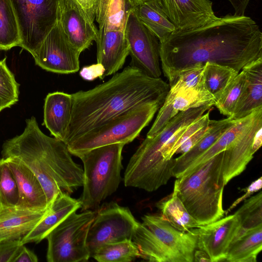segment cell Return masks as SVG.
Instances as JSON below:
<instances>
[{"mask_svg":"<svg viewBox=\"0 0 262 262\" xmlns=\"http://www.w3.org/2000/svg\"><path fill=\"white\" fill-rule=\"evenodd\" d=\"M111 1L99 0L95 18L99 24V29H101L102 27Z\"/></svg>","mask_w":262,"mask_h":262,"instance_id":"cell-43","label":"cell"},{"mask_svg":"<svg viewBox=\"0 0 262 262\" xmlns=\"http://www.w3.org/2000/svg\"><path fill=\"white\" fill-rule=\"evenodd\" d=\"M234 10V15L237 16L245 15V12L250 0H228Z\"/></svg>","mask_w":262,"mask_h":262,"instance_id":"cell-44","label":"cell"},{"mask_svg":"<svg viewBox=\"0 0 262 262\" xmlns=\"http://www.w3.org/2000/svg\"><path fill=\"white\" fill-rule=\"evenodd\" d=\"M88 16L94 23L95 19L99 0H77Z\"/></svg>","mask_w":262,"mask_h":262,"instance_id":"cell-41","label":"cell"},{"mask_svg":"<svg viewBox=\"0 0 262 262\" xmlns=\"http://www.w3.org/2000/svg\"><path fill=\"white\" fill-rule=\"evenodd\" d=\"M21 38L17 19L10 0H0V50L19 46Z\"/></svg>","mask_w":262,"mask_h":262,"instance_id":"cell-28","label":"cell"},{"mask_svg":"<svg viewBox=\"0 0 262 262\" xmlns=\"http://www.w3.org/2000/svg\"><path fill=\"white\" fill-rule=\"evenodd\" d=\"M21 245V239L0 240V262H12Z\"/></svg>","mask_w":262,"mask_h":262,"instance_id":"cell-37","label":"cell"},{"mask_svg":"<svg viewBox=\"0 0 262 262\" xmlns=\"http://www.w3.org/2000/svg\"><path fill=\"white\" fill-rule=\"evenodd\" d=\"M97 63L102 66L105 77L115 74L124 65L129 55V47L124 32L107 31L98 36Z\"/></svg>","mask_w":262,"mask_h":262,"instance_id":"cell-20","label":"cell"},{"mask_svg":"<svg viewBox=\"0 0 262 262\" xmlns=\"http://www.w3.org/2000/svg\"><path fill=\"white\" fill-rule=\"evenodd\" d=\"M242 70L245 74V85L231 118H244L255 110L262 107V59L245 67Z\"/></svg>","mask_w":262,"mask_h":262,"instance_id":"cell-23","label":"cell"},{"mask_svg":"<svg viewBox=\"0 0 262 262\" xmlns=\"http://www.w3.org/2000/svg\"><path fill=\"white\" fill-rule=\"evenodd\" d=\"M15 179L18 190L16 207L31 210L44 211L49 207L44 189L34 173L20 160L5 158Z\"/></svg>","mask_w":262,"mask_h":262,"instance_id":"cell-18","label":"cell"},{"mask_svg":"<svg viewBox=\"0 0 262 262\" xmlns=\"http://www.w3.org/2000/svg\"><path fill=\"white\" fill-rule=\"evenodd\" d=\"M162 105L149 104L120 115L67 143L71 155L78 157L92 149L133 141L152 119Z\"/></svg>","mask_w":262,"mask_h":262,"instance_id":"cell-7","label":"cell"},{"mask_svg":"<svg viewBox=\"0 0 262 262\" xmlns=\"http://www.w3.org/2000/svg\"><path fill=\"white\" fill-rule=\"evenodd\" d=\"M262 144V128H259L255 134L252 144V150L255 154L260 147Z\"/></svg>","mask_w":262,"mask_h":262,"instance_id":"cell-45","label":"cell"},{"mask_svg":"<svg viewBox=\"0 0 262 262\" xmlns=\"http://www.w3.org/2000/svg\"><path fill=\"white\" fill-rule=\"evenodd\" d=\"M234 214L238 220L239 228L233 241L248 231L262 226V192L246 199Z\"/></svg>","mask_w":262,"mask_h":262,"instance_id":"cell-31","label":"cell"},{"mask_svg":"<svg viewBox=\"0 0 262 262\" xmlns=\"http://www.w3.org/2000/svg\"><path fill=\"white\" fill-rule=\"evenodd\" d=\"M80 208L79 199L72 198L63 192L59 193L49 205L43 217L21 239V244L39 243L70 214Z\"/></svg>","mask_w":262,"mask_h":262,"instance_id":"cell-19","label":"cell"},{"mask_svg":"<svg viewBox=\"0 0 262 262\" xmlns=\"http://www.w3.org/2000/svg\"><path fill=\"white\" fill-rule=\"evenodd\" d=\"M262 186V177H260L248 186L247 188L244 189L243 190L245 191V193L240 198L236 200L230 206V207L225 211V214L230 211L232 209L235 207L237 204L245 200L247 198L250 196L254 193L260 190Z\"/></svg>","mask_w":262,"mask_h":262,"instance_id":"cell-40","label":"cell"},{"mask_svg":"<svg viewBox=\"0 0 262 262\" xmlns=\"http://www.w3.org/2000/svg\"><path fill=\"white\" fill-rule=\"evenodd\" d=\"M260 128H262V107L256 110L249 126L223 151V170L225 185L243 172L253 158L254 137Z\"/></svg>","mask_w":262,"mask_h":262,"instance_id":"cell-17","label":"cell"},{"mask_svg":"<svg viewBox=\"0 0 262 262\" xmlns=\"http://www.w3.org/2000/svg\"><path fill=\"white\" fill-rule=\"evenodd\" d=\"M156 206L161 211V216L179 231L186 232L200 226L178 196L174 185L172 193L160 201Z\"/></svg>","mask_w":262,"mask_h":262,"instance_id":"cell-27","label":"cell"},{"mask_svg":"<svg viewBox=\"0 0 262 262\" xmlns=\"http://www.w3.org/2000/svg\"><path fill=\"white\" fill-rule=\"evenodd\" d=\"M134 6H136L139 4L146 1V0H131Z\"/></svg>","mask_w":262,"mask_h":262,"instance_id":"cell-47","label":"cell"},{"mask_svg":"<svg viewBox=\"0 0 262 262\" xmlns=\"http://www.w3.org/2000/svg\"><path fill=\"white\" fill-rule=\"evenodd\" d=\"M215 103L214 98L208 92L190 88H170L164 102L146 137L159 134L169 120L182 111Z\"/></svg>","mask_w":262,"mask_h":262,"instance_id":"cell-15","label":"cell"},{"mask_svg":"<svg viewBox=\"0 0 262 262\" xmlns=\"http://www.w3.org/2000/svg\"><path fill=\"white\" fill-rule=\"evenodd\" d=\"M211 110H209L191 123L180 128L172 135L160 150L165 160H169L173 158L177 149L186 140L200 129L209 125Z\"/></svg>","mask_w":262,"mask_h":262,"instance_id":"cell-32","label":"cell"},{"mask_svg":"<svg viewBox=\"0 0 262 262\" xmlns=\"http://www.w3.org/2000/svg\"><path fill=\"white\" fill-rule=\"evenodd\" d=\"M47 210L0 207V240L21 239L43 217Z\"/></svg>","mask_w":262,"mask_h":262,"instance_id":"cell-22","label":"cell"},{"mask_svg":"<svg viewBox=\"0 0 262 262\" xmlns=\"http://www.w3.org/2000/svg\"><path fill=\"white\" fill-rule=\"evenodd\" d=\"M104 69L100 64L96 63L83 67L80 71L79 74L85 80H93L99 77L102 80Z\"/></svg>","mask_w":262,"mask_h":262,"instance_id":"cell-39","label":"cell"},{"mask_svg":"<svg viewBox=\"0 0 262 262\" xmlns=\"http://www.w3.org/2000/svg\"><path fill=\"white\" fill-rule=\"evenodd\" d=\"M176 28V31L193 29L217 19L210 0H156Z\"/></svg>","mask_w":262,"mask_h":262,"instance_id":"cell-14","label":"cell"},{"mask_svg":"<svg viewBox=\"0 0 262 262\" xmlns=\"http://www.w3.org/2000/svg\"><path fill=\"white\" fill-rule=\"evenodd\" d=\"M6 57L0 61V112L18 101L19 84L6 63Z\"/></svg>","mask_w":262,"mask_h":262,"instance_id":"cell-35","label":"cell"},{"mask_svg":"<svg viewBox=\"0 0 262 262\" xmlns=\"http://www.w3.org/2000/svg\"><path fill=\"white\" fill-rule=\"evenodd\" d=\"M21 38L20 47L32 54L59 19L58 0H10Z\"/></svg>","mask_w":262,"mask_h":262,"instance_id":"cell-9","label":"cell"},{"mask_svg":"<svg viewBox=\"0 0 262 262\" xmlns=\"http://www.w3.org/2000/svg\"><path fill=\"white\" fill-rule=\"evenodd\" d=\"M246 81L242 70L215 100L214 105L220 112L231 117L242 93Z\"/></svg>","mask_w":262,"mask_h":262,"instance_id":"cell-33","label":"cell"},{"mask_svg":"<svg viewBox=\"0 0 262 262\" xmlns=\"http://www.w3.org/2000/svg\"><path fill=\"white\" fill-rule=\"evenodd\" d=\"M223 151L182 177L174 185L188 213L200 226L224 217Z\"/></svg>","mask_w":262,"mask_h":262,"instance_id":"cell-4","label":"cell"},{"mask_svg":"<svg viewBox=\"0 0 262 262\" xmlns=\"http://www.w3.org/2000/svg\"><path fill=\"white\" fill-rule=\"evenodd\" d=\"M15 179L6 159H0V207H15L18 201Z\"/></svg>","mask_w":262,"mask_h":262,"instance_id":"cell-36","label":"cell"},{"mask_svg":"<svg viewBox=\"0 0 262 262\" xmlns=\"http://www.w3.org/2000/svg\"><path fill=\"white\" fill-rule=\"evenodd\" d=\"M193 261L211 262L209 256L204 251L195 249L194 252Z\"/></svg>","mask_w":262,"mask_h":262,"instance_id":"cell-46","label":"cell"},{"mask_svg":"<svg viewBox=\"0 0 262 262\" xmlns=\"http://www.w3.org/2000/svg\"><path fill=\"white\" fill-rule=\"evenodd\" d=\"M124 33L132 58L130 66L151 77L160 78V41L140 20L134 9L128 14Z\"/></svg>","mask_w":262,"mask_h":262,"instance_id":"cell-11","label":"cell"},{"mask_svg":"<svg viewBox=\"0 0 262 262\" xmlns=\"http://www.w3.org/2000/svg\"><path fill=\"white\" fill-rule=\"evenodd\" d=\"M22 245L18 249L12 262H37L38 258L36 254Z\"/></svg>","mask_w":262,"mask_h":262,"instance_id":"cell-42","label":"cell"},{"mask_svg":"<svg viewBox=\"0 0 262 262\" xmlns=\"http://www.w3.org/2000/svg\"><path fill=\"white\" fill-rule=\"evenodd\" d=\"M140 20L157 37L163 42L176 28L162 10L156 0H146L135 7Z\"/></svg>","mask_w":262,"mask_h":262,"instance_id":"cell-25","label":"cell"},{"mask_svg":"<svg viewBox=\"0 0 262 262\" xmlns=\"http://www.w3.org/2000/svg\"><path fill=\"white\" fill-rule=\"evenodd\" d=\"M134 8L131 0H111L98 36L107 31L124 32L128 14Z\"/></svg>","mask_w":262,"mask_h":262,"instance_id":"cell-34","label":"cell"},{"mask_svg":"<svg viewBox=\"0 0 262 262\" xmlns=\"http://www.w3.org/2000/svg\"><path fill=\"white\" fill-rule=\"evenodd\" d=\"M159 53L171 86L180 72L206 62L241 72L262 59V33L251 17L227 14L197 28L176 31L160 43Z\"/></svg>","mask_w":262,"mask_h":262,"instance_id":"cell-1","label":"cell"},{"mask_svg":"<svg viewBox=\"0 0 262 262\" xmlns=\"http://www.w3.org/2000/svg\"><path fill=\"white\" fill-rule=\"evenodd\" d=\"M262 249V226L250 230L233 241L228 248L225 261L256 262Z\"/></svg>","mask_w":262,"mask_h":262,"instance_id":"cell-26","label":"cell"},{"mask_svg":"<svg viewBox=\"0 0 262 262\" xmlns=\"http://www.w3.org/2000/svg\"><path fill=\"white\" fill-rule=\"evenodd\" d=\"M59 20L71 44L81 53L96 41L98 30L77 0H58Z\"/></svg>","mask_w":262,"mask_h":262,"instance_id":"cell-16","label":"cell"},{"mask_svg":"<svg viewBox=\"0 0 262 262\" xmlns=\"http://www.w3.org/2000/svg\"><path fill=\"white\" fill-rule=\"evenodd\" d=\"M169 88L161 78L151 77L130 66L102 84L72 94L71 119L64 142L135 108L162 105Z\"/></svg>","mask_w":262,"mask_h":262,"instance_id":"cell-2","label":"cell"},{"mask_svg":"<svg viewBox=\"0 0 262 262\" xmlns=\"http://www.w3.org/2000/svg\"><path fill=\"white\" fill-rule=\"evenodd\" d=\"M96 211H74L47 236L48 262L87 261L91 257L87 236Z\"/></svg>","mask_w":262,"mask_h":262,"instance_id":"cell-8","label":"cell"},{"mask_svg":"<svg viewBox=\"0 0 262 262\" xmlns=\"http://www.w3.org/2000/svg\"><path fill=\"white\" fill-rule=\"evenodd\" d=\"M209 128V125L199 130L191 137L186 140L177 149L175 154H183L194 146L207 133Z\"/></svg>","mask_w":262,"mask_h":262,"instance_id":"cell-38","label":"cell"},{"mask_svg":"<svg viewBox=\"0 0 262 262\" xmlns=\"http://www.w3.org/2000/svg\"><path fill=\"white\" fill-rule=\"evenodd\" d=\"M230 117L220 120H211L207 133L186 152L175 158L172 177L180 178L190 164L207 150L235 122Z\"/></svg>","mask_w":262,"mask_h":262,"instance_id":"cell-24","label":"cell"},{"mask_svg":"<svg viewBox=\"0 0 262 262\" xmlns=\"http://www.w3.org/2000/svg\"><path fill=\"white\" fill-rule=\"evenodd\" d=\"M80 53L69 41L58 20L31 55L35 64L42 69L68 74L79 71Z\"/></svg>","mask_w":262,"mask_h":262,"instance_id":"cell-12","label":"cell"},{"mask_svg":"<svg viewBox=\"0 0 262 262\" xmlns=\"http://www.w3.org/2000/svg\"><path fill=\"white\" fill-rule=\"evenodd\" d=\"M239 228L233 214L196 228V248L206 252L211 262L225 261L228 248Z\"/></svg>","mask_w":262,"mask_h":262,"instance_id":"cell-13","label":"cell"},{"mask_svg":"<svg viewBox=\"0 0 262 262\" xmlns=\"http://www.w3.org/2000/svg\"><path fill=\"white\" fill-rule=\"evenodd\" d=\"M138 223L128 208L115 202L103 205L96 211L89 230L86 244L90 257L103 244L132 240Z\"/></svg>","mask_w":262,"mask_h":262,"instance_id":"cell-10","label":"cell"},{"mask_svg":"<svg viewBox=\"0 0 262 262\" xmlns=\"http://www.w3.org/2000/svg\"><path fill=\"white\" fill-rule=\"evenodd\" d=\"M26 123L20 135L4 143L2 155L18 159L34 173L49 206L59 193L70 195L82 186L83 169L73 161L66 143L41 132L34 117Z\"/></svg>","mask_w":262,"mask_h":262,"instance_id":"cell-3","label":"cell"},{"mask_svg":"<svg viewBox=\"0 0 262 262\" xmlns=\"http://www.w3.org/2000/svg\"><path fill=\"white\" fill-rule=\"evenodd\" d=\"M238 73L227 66L215 63L206 62L204 64L203 72L205 89L213 95L215 99L224 91Z\"/></svg>","mask_w":262,"mask_h":262,"instance_id":"cell-29","label":"cell"},{"mask_svg":"<svg viewBox=\"0 0 262 262\" xmlns=\"http://www.w3.org/2000/svg\"><path fill=\"white\" fill-rule=\"evenodd\" d=\"M124 143L92 149L79 158L84 165L82 211L97 209L100 203L114 193L121 181L122 151Z\"/></svg>","mask_w":262,"mask_h":262,"instance_id":"cell-6","label":"cell"},{"mask_svg":"<svg viewBox=\"0 0 262 262\" xmlns=\"http://www.w3.org/2000/svg\"><path fill=\"white\" fill-rule=\"evenodd\" d=\"M92 257L99 262H129L139 257V251L132 240L105 244Z\"/></svg>","mask_w":262,"mask_h":262,"instance_id":"cell-30","label":"cell"},{"mask_svg":"<svg viewBox=\"0 0 262 262\" xmlns=\"http://www.w3.org/2000/svg\"><path fill=\"white\" fill-rule=\"evenodd\" d=\"M132 238L139 257L152 262H192L196 248V228L179 231L161 215L145 214Z\"/></svg>","mask_w":262,"mask_h":262,"instance_id":"cell-5","label":"cell"},{"mask_svg":"<svg viewBox=\"0 0 262 262\" xmlns=\"http://www.w3.org/2000/svg\"><path fill=\"white\" fill-rule=\"evenodd\" d=\"M73 99L62 92L49 93L43 106V125L54 138L64 142L70 123Z\"/></svg>","mask_w":262,"mask_h":262,"instance_id":"cell-21","label":"cell"}]
</instances>
